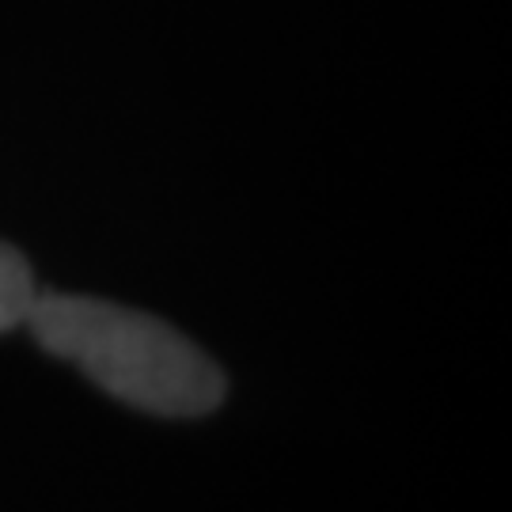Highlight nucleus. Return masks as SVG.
<instances>
[{
    "instance_id": "obj_2",
    "label": "nucleus",
    "mask_w": 512,
    "mask_h": 512,
    "mask_svg": "<svg viewBox=\"0 0 512 512\" xmlns=\"http://www.w3.org/2000/svg\"><path fill=\"white\" fill-rule=\"evenodd\" d=\"M35 274L31 262L19 255L12 243H0V334L27 323V311L35 300Z\"/></svg>"
},
{
    "instance_id": "obj_1",
    "label": "nucleus",
    "mask_w": 512,
    "mask_h": 512,
    "mask_svg": "<svg viewBox=\"0 0 512 512\" xmlns=\"http://www.w3.org/2000/svg\"><path fill=\"white\" fill-rule=\"evenodd\" d=\"M23 327L46 353L145 414L202 418L228 395L217 361L148 311L95 296L35 293Z\"/></svg>"
}]
</instances>
